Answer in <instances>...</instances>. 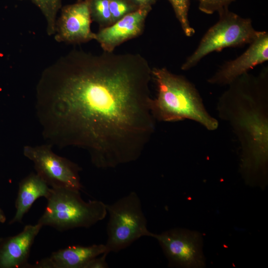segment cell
<instances>
[{"label":"cell","instance_id":"cell-1","mask_svg":"<svg viewBox=\"0 0 268 268\" xmlns=\"http://www.w3.org/2000/svg\"><path fill=\"white\" fill-rule=\"evenodd\" d=\"M151 79L139 54L72 50L44 70L37 85L47 143L85 150L101 169L137 160L155 130Z\"/></svg>","mask_w":268,"mask_h":268},{"label":"cell","instance_id":"cell-2","mask_svg":"<svg viewBox=\"0 0 268 268\" xmlns=\"http://www.w3.org/2000/svg\"><path fill=\"white\" fill-rule=\"evenodd\" d=\"M228 85L217 103L220 120L238 142L240 170L247 183L262 184L268 178V70L246 73Z\"/></svg>","mask_w":268,"mask_h":268},{"label":"cell","instance_id":"cell-3","mask_svg":"<svg viewBox=\"0 0 268 268\" xmlns=\"http://www.w3.org/2000/svg\"><path fill=\"white\" fill-rule=\"evenodd\" d=\"M152 78L157 93L150 102L156 121L174 122L190 120L208 131L216 130L218 121L206 110L195 85L185 76L171 72L165 67L152 68Z\"/></svg>","mask_w":268,"mask_h":268},{"label":"cell","instance_id":"cell-4","mask_svg":"<svg viewBox=\"0 0 268 268\" xmlns=\"http://www.w3.org/2000/svg\"><path fill=\"white\" fill-rule=\"evenodd\" d=\"M46 199L45 211L37 223L58 231L89 228L107 214L106 204L98 200L84 201L79 190L51 188Z\"/></svg>","mask_w":268,"mask_h":268},{"label":"cell","instance_id":"cell-5","mask_svg":"<svg viewBox=\"0 0 268 268\" xmlns=\"http://www.w3.org/2000/svg\"><path fill=\"white\" fill-rule=\"evenodd\" d=\"M218 21L210 27L203 36L195 51L181 66L188 70L195 67L205 56L226 48L242 47L250 44L262 31L256 30L250 18L242 17L229 10L217 12Z\"/></svg>","mask_w":268,"mask_h":268},{"label":"cell","instance_id":"cell-6","mask_svg":"<svg viewBox=\"0 0 268 268\" xmlns=\"http://www.w3.org/2000/svg\"><path fill=\"white\" fill-rule=\"evenodd\" d=\"M109 219L107 225L106 253H117L142 237H152L140 200L135 192L106 204Z\"/></svg>","mask_w":268,"mask_h":268},{"label":"cell","instance_id":"cell-7","mask_svg":"<svg viewBox=\"0 0 268 268\" xmlns=\"http://www.w3.org/2000/svg\"><path fill=\"white\" fill-rule=\"evenodd\" d=\"M23 152L33 163L36 173L51 188L82 190L80 168L67 158L55 153L51 145H26Z\"/></svg>","mask_w":268,"mask_h":268},{"label":"cell","instance_id":"cell-8","mask_svg":"<svg viewBox=\"0 0 268 268\" xmlns=\"http://www.w3.org/2000/svg\"><path fill=\"white\" fill-rule=\"evenodd\" d=\"M169 263V267L200 268L204 266L201 238L198 233L175 228L160 234L152 233Z\"/></svg>","mask_w":268,"mask_h":268},{"label":"cell","instance_id":"cell-9","mask_svg":"<svg viewBox=\"0 0 268 268\" xmlns=\"http://www.w3.org/2000/svg\"><path fill=\"white\" fill-rule=\"evenodd\" d=\"M92 21L88 0L66 5L57 19L55 38L58 42L72 44L95 40V33L90 28Z\"/></svg>","mask_w":268,"mask_h":268},{"label":"cell","instance_id":"cell-10","mask_svg":"<svg viewBox=\"0 0 268 268\" xmlns=\"http://www.w3.org/2000/svg\"><path fill=\"white\" fill-rule=\"evenodd\" d=\"M247 49L237 58L227 61L209 77L207 82L213 85H228L256 66L268 60V33L262 31L249 44Z\"/></svg>","mask_w":268,"mask_h":268},{"label":"cell","instance_id":"cell-11","mask_svg":"<svg viewBox=\"0 0 268 268\" xmlns=\"http://www.w3.org/2000/svg\"><path fill=\"white\" fill-rule=\"evenodd\" d=\"M152 6H144L130 13L107 27L95 33L103 51L113 52L122 43L137 37L144 31L145 20Z\"/></svg>","mask_w":268,"mask_h":268},{"label":"cell","instance_id":"cell-12","mask_svg":"<svg viewBox=\"0 0 268 268\" xmlns=\"http://www.w3.org/2000/svg\"><path fill=\"white\" fill-rule=\"evenodd\" d=\"M42 227L38 223L27 225L18 234L1 238L0 268H29L31 248Z\"/></svg>","mask_w":268,"mask_h":268},{"label":"cell","instance_id":"cell-13","mask_svg":"<svg viewBox=\"0 0 268 268\" xmlns=\"http://www.w3.org/2000/svg\"><path fill=\"white\" fill-rule=\"evenodd\" d=\"M106 251L105 245L102 244L88 246H70L53 252L49 257L42 259L33 266L30 265L29 268H84L90 260Z\"/></svg>","mask_w":268,"mask_h":268},{"label":"cell","instance_id":"cell-14","mask_svg":"<svg viewBox=\"0 0 268 268\" xmlns=\"http://www.w3.org/2000/svg\"><path fill=\"white\" fill-rule=\"evenodd\" d=\"M51 188L36 173H31L19 183L15 201L16 212L10 224L21 223L24 215L38 199L49 197Z\"/></svg>","mask_w":268,"mask_h":268},{"label":"cell","instance_id":"cell-15","mask_svg":"<svg viewBox=\"0 0 268 268\" xmlns=\"http://www.w3.org/2000/svg\"><path fill=\"white\" fill-rule=\"evenodd\" d=\"M41 11L47 22V32L49 35H54L57 16L61 8L62 0H31Z\"/></svg>","mask_w":268,"mask_h":268},{"label":"cell","instance_id":"cell-16","mask_svg":"<svg viewBox=\"0 0 268 268\" xmlns=\"http://www.w3.org/2000/svg\"><path fill=\"white\" fill-rule=\"evenodd\" d=\"M92 21L96 22L99 29L112 25L109 0H88Z\"/></svg>","mask_w":268,"mask_h":268},{"label":"cell","instance_id":"cell-17","mask_svg":"<svg viewBox=\"0 0 268 268\" xmlns=\"http://www.w3.org/2000/svg\"><path fill=\"white\" fill-rule=\"evenodd\" d=\"M171 4L182 29L187 37H192L195 33L189 20L190 0H168Z\"/></svg>","mask_w":268,"mask_h":268},{"label":"cell","instance_id":"cell-18","mask_svg":"<svg viewBox=\"0 0 268 268\" xmlns=\"http://www.w3.org/2000/svg\"><path fill=\"white\" fill-rule=\"evenodd\" d=\"M112 24L139 7L132 0H109Z\"/></svg>","mask_w":268,"mask_h":268},{"label":"cell","instance_id":"cell-19","mask_svg":"<svg viewBox=\"0 0 268 268\" xmlns=\"http://www.w3.org/2000/svg\"><path fill=\"white\" fill-rule=\"evenodd\" d=\"M236 0H198L200 10L207 14H212L223 9L229 8V6Z\"/></svg>","mask_w":268,"mask_h":268},{"label":"cell","instance_id":"cell-20","mask_svg":"<svg viewBox=\"0 0 268 268\" xmlns=\"http://www.w3.org/2000/svg\"><path fill=\"white\" fill-rule=\"evenodd\" d=\"M108 254H103L90 260L85 265L84 268H108L109 265L106 262V257Z\"/></svg>","mask_w":268,"mask_h":268},{"label":"cell","instance_id":"cell-21","mask_svg":"<svg viewBox=\"0 0 268 268\" xmlns=\"http://www.w3.org/2000/svg\"><path fill=\"white\" fill-rule=\"evenodd\" d=\"M139 7L152 6L156 2V0H132Z\"/></svg>","mask_w":268,"mask_h":268},{"label":"cell","instance_id":"cell-22","mask_svg":"<svg viewBox=\"0 0 268 268\" xmlns=\"http://www.w3.org/2000/svg\"><path fill=\"white\" fill-rule=\"evenodd\" d=\"M6 220V216L2 211V210L0 207V222L4 223Z\"/></svg>","mask_w":268,"mask_h":268},{"label":"cell","instance_id":"cell-23","mask_svg":"<svg viewBox=\"0 0 268 268\" xmlns=\"http://www.w3.org/2000/svg\"><path fill=\"white\" fill-rule=\"evenodd\" d=\"M78 1L81 0H77Z\"/></svg>","mask_w":268,"mask_h":268}]
</instances>
